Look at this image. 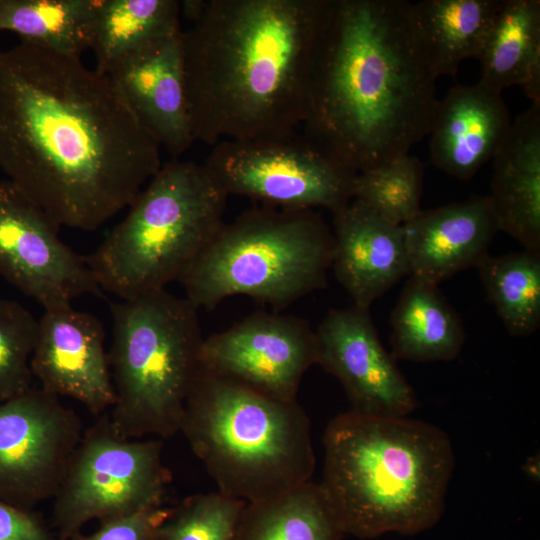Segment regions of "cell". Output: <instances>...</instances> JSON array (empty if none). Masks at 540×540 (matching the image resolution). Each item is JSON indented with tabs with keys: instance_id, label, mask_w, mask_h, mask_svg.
<instances>
[{
	"instance_id": "obj_31",
	"label": "cell",
	"mask_w": 540,
	"mask_h": 540,
	"mask_svg": "<svg viewBox=\"0 0 540 540\" xmlns=\"http://www.w3.org/2000/svg\"><path fill=\"white\" fill-rule=\"evenodd\" d=\"M172 508L162 505L134 514L101 521L91 534H76L70 540H157L162 523Z\"/></svg>"
},
{
	"instance_id": "obj_10",
	"label": "cell",
	"mask_w": 540,
	"mask_h": 540,
	"mask_svg": "<svg viewBox=\"0 0 540 540\" xmlns=\"http://www.w3.org/2000/svg\"><path fill=\"white\" fill-rule=\"evenodd\" d=\"M228 195L265 206L333 214L354 198L357 173L297 132L282 138L225 140L203 163Z\"/></svg>"
},
{
	"instance_id": "obj_26",
	"label": "cell",
	"mask_w": 540,
	"mask_h": 540,
	"mask_svg": "<svg viewBox=\"0 0 540 540\" xmlns=\"http://www.w3.org/2000/svg\"><path fill=\"white\" fill-rule=\"evenodd\" d=\"M98 0H0V32L81 57L90 49Z\"/></svg>"
},
{
	"instance_id": "obj_25",
	"label": "cell",
	"mask_w": 540,
	"mask_h": 540,
	"mask_svg": "<svg viewBox=\"0 0 540 540\" xmlns=\"http://www.w3.org/2000/svg\"><path fill=\"white\" fill-rule=\"evenodd\" d=\"M181 29L177 0H98L90 50L106 74L121 59Z\"/></svg>"
},
{
	"instance_id": "obj_30",
	"label": "cell",
	"mask_w": 540,
	"mask_h": 540,
	"mask_svg": "<svg viewBox=\"0 0 540 540\" xmlns=\"http://www.w3.org/2000/svg\"><path fill=\"white\" fill-rule=\"evenodd\" d=\"M38 320L20 303L0 299V403L30 390Z\"/></svg>"
},
{
	"instance_id": "obj_6",
	"label": "cell",
	"mask_w": 540,
	"mask_h": 540,
	"mask_svg": "<svg viewBox=\"0 0 540 540\" xmlns=\"http://www.w3.org/2000/svg\"><path fill=\"white\" fill-rule=\"evenodd\" d=\"M227 198L204 164L162 165L85 257L99 287L127 300L179 281L225 223Z\"/></svg>"
},
{
	"instance_id": "obj_2",
	"label": "cell",
	"mask_w": 540,
	"mask_h": 540,
	"mask_svg": "<svg viewBox=\"0 0 540 540\" xmlns=\"http://www.w3.org/2000/svg\"><path fill=\"white\" fill-rule=\"evenodd\" d=\"M435 82L411 2L329 0L302 135L357 174L372 169L429 134Z\"/></svg>"
},
{
	"instance_id": "obj_21",
	"label": "cell",
	"mask_w": 540,
	"mask_h": 540,
	"mask_svg": "<svg viewBox=\"0 0 540 540\" xmlns=\"http://www.w3.org/2000/svg\"><path fill=\"white\" fill-rule=\"evenodd\" d=\"M477 60L480 85L499 94L520 86L540 104V1L500 0Z\"/></svg>"
},
{
	"instance_id": "obj_16",
	"label": "cell",
	"mask_w": 540,
	"mask_h": 540,
	"mask_svg": "<svg viewBox=\"0 0 540 540\" xmlns=\"http://www.w3.org/2000/svg\"><path fill=\"white\" fill-rule=\"evenodd\" d=\"M182 28L118 61L107 73L143 129L177 159L194 142L185 88Z\"/></svg>"
},
{
	"instance_id": "obj_13",
	"label": "cell",
	"mask_w": 540,
	"mask_h": 540,
	"mask_svg": "<svg viewBox=\"0 0 540 540\" xmlns=\"http://www.w3.org/2000/svg\"><path fill=\"white\" fill-rule=\"evenodd\" d=\"M317 357L316 334L307 321L256 312L204 338L200 362L205 370L295 400L303 375L317 364Z\"/></svg>"
},
{
	"instance_id": "obj_4",
	"label": "cell",
	"mask_w": 540,
	"mask_h": 540,
	"mask_svg": "<svg viewBox=\"0 0 540 540\" xmlns=\"http://www.w3.org/2000/svg\"><path fill=\"white\" fill-rule=\"evenodd\" d=\"M323 443L319 485L344 535H415L442 517L455 457L439 427L349 410L329 422Z\"/></svg>"
},
{
	"instance_id": "obj_28",
	"label": "cell",
	"mask_w": 540,
	"mask_h": 540,
	"mask_svg": "<svg viewBox=\"0 0 540 540\" xmlns=\"http://www.w3.org/2000/svg\"><path fill=\"white\" fill-rule=\"evenodd\" d=\"M424 168L409 153L357 174L354 198L383 219L404 225L422 210L420 207Z\"/></svg>"
},
{
	"instance_id": "obj_3",
	"label": "cell",
	"mask_w": 540,
	"mask_h": 540,
	"mask_svg": "<svg viewBox=\"0 0 540 540\" xmlns=\"http://www.w3.org/2000/svg\"><path fill=\"white\" fill-rule=\"evenodd\" d=\"M328 1L207 0L181 40L194 141L297 132Z\"/></svg>"
},
{
	"instance_id": "obj_29",
	"label": "cell",
	"mask_w": 540,
	"mask_h": 540,
	"mask_svg": "<svg viewBox=\"0 0 540 540\" xmlns=\"http://www.w3.org/2000/svg\"><path fill=\"white\" fill-rule=\"evenodd\" d=\"M245 506L219 491L188 496L172 508L157 540H235Z\"/></svg>"
},
{
	"instance_id": "obj_12",
	"label": "cell",
	"mask_w": 540,
	"mask_h": 540,
	"mask_svg": "<svg viewBox=\"0 0 540 540\" xmlns=\"http://www.w3.org/2000/svg\"><path fill=\"white\" fill-rule=\"evenodd\" d=\"M59 227L12 182L0 180V275L44 310L101 295L86 263L58 236Z\"/></svg>"
},
{
	"instance_id": "obj_33",
	"label": "cell",
	"mask_w": 540,
	"mask_h": 540,
	"mask_svg": "<svg viewBox=\"0 0 540 540\" xmlns=\"http://www.w3.org/2000/svg\"><path fill=\"white\" fill-rule=\"evenodd\" d=\"M180 3V13L191 23H195L204 13L207 0H183Z\"/></svg>"
},
{
	"instance_id": "obj_17",
	"label": "cell",
	"mask_w": 540,
	"mask_h": 540,
	"mask_svg": "<svg viewBox=\"0 0 540 540\" xmlns=\"http://www.w3.org/2000/svg\"><path fill=\"white\" fill-rule=\"evenodd\" d=\"M333 215L331 267L353 305L369 309L373 301L410 275L404 228L356 199Z\"/></svg>"
},
{
	"instance_id": "obj_8",
	"label": "cell",
	"mask_w": 540,
	"mask_h": 540,
	"mask_svg": "<svg viewBox=\"0 0 540 540\" xmlns=\"http://www.w3.org/2000/svg\"><path fill=\"white\" fill-rule=\"evenodd\" d=\"M333 234L313 209H249L224 223L179 280L198 309L245 295L284 308L327 285Z\"/></svg>"
},
{
	"instance_id": "obj_20",
	"label": "cell",
	"mask_w": 540,
	"mask_h": 540,
	"mask_svg": "<svg viewBox=\"0 0 540 540\" xmlns=\"http://www.w3.org/2000/svg\"><path fill=\"white\" fill-rule=\"evenodd\" d=\"M498 230L540 251V104L516 116L493 157L491 194Z\"/></svg>"
},
{
	"instance_id": "obj_32",
	"label": "cell",
	"mask_w": 540,
	"mask_h": 540,
	"mask_svg": "<svg viewBox=\"0 0 540 540\" xmlns=\"http://www.w3.org/2000/svg\"><path fill=\"white\" fill-rule=\"evenodd\" d=\"M0 540H59L33 510L0 501Z\"/></svg>"
},
{
	"instance_id": "obj_27",
	"label": "cell",
	"mask_w": 540,
	"mask_h": 540,
	"mask_svg": "<svg viewBox=\"0 0 540 540\" xmlns=\"http://www.w3.org/2000/svg\"><path fill=\"white\" fill-rule=\"evenodd\" d=\"M489 301L512 336L540 325V251L485 255L476 265Z\"/></svg>"
},
{
	"instance_id": "obj_9",
	"label": "cell",
	"mask_w": 540,
	"mask_h": 540,
	"mask_svg": "<svg viewBox=\"0 0 540 540\" xmlns=\"http://www.w3.org/2000/svg\"><path fill=\"white\" fill-rule=\"evenodd\" d=\"M161 439L121 436L108 414L84 431L53 498V526L70 540L92 520L160 506L172 481Z\"/></svg>"
},
{
	"instance_id": "obj_22",
	"label": "cell",
	"mask_w": 540,
	"mask_h": 540,
	"mask_svg": "<svg viewBox=\"0 0 540 540\" xmlns=\"http://www.w3.org/2000/svg\"><path fill=\"white\" fill-rule=\"evenodd\" d=\"M393 358L415 362L451 361L465 331L437 286L410 276L391 316Z\"/></svg>"
},
{
	"instance_id": "obj_11",
	"label": "cell",
	"mask_w": 540,
	"mask_h": 540,
	"mask_svg": "<svg viewBox=\"0 0 540 540\" xmlns=\"http://www.w3.org/2000/svg\"><path fill=\"white\" fill-rule=\"evenodd\" d=\"M83 433L79 415L40 387L0 403V501L32 510L53 499Z\"/></svg>"
},
{
	"instance_id": "obj_15",
	"label": "cell",
	"mask_w": 540,
	"mask_h": 540,
	"mask_svg": "<svg viewBox=\"0 0 540 540\" xmlns=\"http://www.w3.org/2000/svg\"><path fill=\"white\" fill-rule=\"evenodd\" d=\"M104 340L96 316L71 305L44 310L30 362L33 377L44 391L102 414L115 401Z\"/></svg>"
},
{
	"instance_id": "obj_18",
	"label": "cell",
	"mask_w": 540,
	"mask_h": 540,
	"mask_svg": "<svg viewBox=\"0 0 540 540\" xmlns=\"http://www.w3.org/2000/svg\"><path fill=\"white\" fill-rule=\"evenodd\" d=\"M402 226L410 276L434 286L476 267L499 231L489 196L421 210Z\"/></svg>"
},
{
	"instance_id": "obj_23",
	"label": "cell",
	"mask_w": 540,
	"mask_h": 540,
	"mask_svg": "<svg viewBox=\"0 0 540 540\" xmlns=\"http://www.w3.org/2000/svg\"><path fill=\"white\" fill-rule=\"evenodd\" d=\"M500 0H422L412 3L416 30L435 78L453 76L478 58Z\"/></svg>"
},
{
	"instance_id": "obj_5",
	"label": "cell",
	"mask_w": 540,
	"mask_h": 540,
	"mask_svg": "<svg viewBox=\"0 0 540 540\" xmlns=\"http://www.w3.org/2000/svg\"><path fill=\"white\" fill-rule=\"evenodd\" d=\"M218 491L246 503L291 490L315 469L310 420L280 399L201 367L180 431Z\"/></svg>"
},
{
	"instance_id": "obj_14",
	"label": "cell",
	"mask_w": 540,
	"mask_h": 540,
	"mask_svg": "<svg viewBox=\"0 0 540 540\" xmlns=\"http://www.w3.org/2000/svg\"><path fill=\"white\" fill-rule=\"evenodd\" d=\"M315 334L317 364L340 381L351 410L406 417L417 408L416 394L383 347L369 309L330 310Z\"/></svg>"
},
{
	"instance_id": "obj_1",
	"label": "cell",
	"mask_w": 540,
	"mask_h": 540,
	"mask_svg": "<svg viewBox=\"0 0 540 540\" xmlns=\"http://www.w3.org/2000/svg\"><path fill=\"white\" fill-rule=\"evenodd\" d=\"M161 166L108 75L27 41L0 49V168L59 228L98 229Z\"/></svg>"
},
{
	"instance_id": "obj_24",
	"label": "cell",
	"mask_w": 540,
	"mask_h": 540,
	"mask_svg": "<svg viewBox=\"0 0 540 540\" xmlns=\"http://www.w3.org/2000/svg\"><path fill=\"white\" fill-rule=\"evenodd\" d=\"M343 536L320 485L308 481L246 503L235 540H341Z\"/></svg>"
},
{
	"instance_id": "obj_19",
	"label": "cell",
	"mask_w": 540,
	"mask_h": 540,
	"mask_svg": "<svg viewBox=\"0 0 540 540\" xmlns=\"http://www.w3.org/2000/svg\"><path fill=\"white\" fill-rule=\"evenodd\" d=\"M511 125L501 94L479 83L455 85L438 101L429 134L431 163L468 180L494 155Z\"/></svg>"
},
{
	"instance_id": "obj_7",
	"label": "cell",
	"mask_w": 540,
	"mask_h": 540,
	"mask_svg": "<svg viewBox=\"0 0 540 540\" xmlns=\"http://www.w3.org/2000/svg\"><path fill=\"white\" fill-rule=\"evenodd\" d=\"M111 312V424L129 439L172 437L201 369L198 308L160 289L114 303Z\"/></svg>"
}]
</instances>
